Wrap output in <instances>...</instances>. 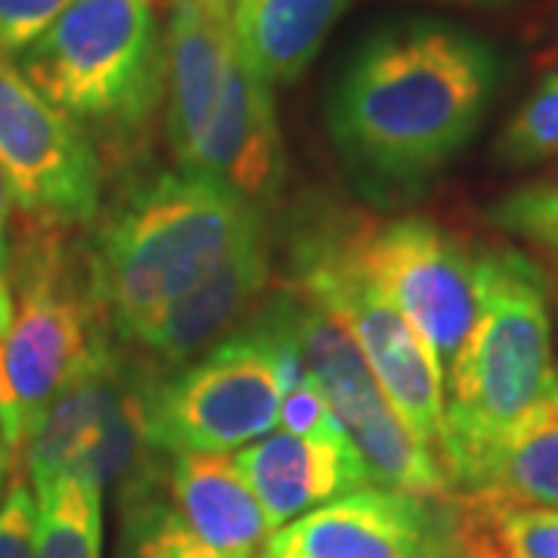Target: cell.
Returning a JSON list of instances; mask_svg holds the SVG:
<instances>
[{
    "mask_svg": "<svg viewBox=\"0 0 558 558\" xmlns=\"http://www.w3.org/2000/svg\"><path fill=\"white\" fill-rule=\"evenodd\" d=\"M344 252L413 323L447 373L478 314V252L428 218H336Z\"/></svg>",
    "mask_w": 558,
    "mask_h": 558,
    "instance_id": "obj_9",
    "label": "cell"
},
{
    "mask_svg": "<svg viewBox=\"0 0 558 558\" xmlns=\"http://www.w3.org/2000/svg\"><path fill=\"white\" fill-rule=\"evenodd\" d=\"M490 220L519 240L558 255V180L524 183L490 205Z\"/></svg>",
    "mask_w": 558,
    "mask_h": 558,
    "instance_id": "obj_24",
    "label": "cell"
},
{
    "mask_svg": "<svg viewBox=\"0 0 558 558\" xmlns=\"http://www.w3.org/2000/svg\"><path fill=\"white\" fill-rule=\"evenodd\" d=\"M196 3H202L211 13H223V16H230V7H233V0H196Z\"/></svg>",
    "mask_w": 558,
    "mask_h": 558,
    "instance_id": "obj_32",
    "label": "cell"
},
{
    "mask_svg": "<svg viewBox=\"0 0 558 558\" xmlns=\"http://www.w3.org/2000/svg\"><path fill=\"white\" fill-rule=\"evenodd\" d=\"M168 497L196 537L227 558H258L274 534L230 453H178Z\"/></svg>",
    "mask_w": 558,
    "mask_h": 558,
    "instance_id": "obj_17",
    "label": "cell"
},
{
    "mask_svg": "<svg viewBox=\"0 0 558 558\" xmlns=\"http://www.w3.org/2000/svg\"><path fill=\"white\" fill-rule=\"evenodd\" d=\"M440 3H453V7H469V10H512L524 0H440Z\"/></svg>",
    "mask_w": 558,
    "mask_h": 558,
    "instance_id": "obj_30",
    "label": "cell"
},
{
    "mask_svg": "<svg viewBox=\"0 0 558 558\" xmlns=\"http://www.w3.org/2000/svg\"><path fill=\"white\" fill-rule=\"evenodd\" d=\"M16 205V196H13V186H10V178L0 165V260L7 255V223H10V211Z\"/></svg>",
    "mask_w": 558,
    "mask_h": 558,
    "instance_id": "obj_28",
    "label": "cell"
},
{
    "mask_svg": "<svg viewBox=\"0 0 558 558\" xmlns=\"http://www.w3.org/2000/svg\"><path fill=\"white\" fill-rule=\"evenodd\" d=\"M258 558H469L453 497L369 484L274 531Z\"/></svg>",
    "mask_w": 558,
    "mask_h": 558,
    "instance_id": "obj_11",
    "label": "cell"
},
{
    "mask_svg": "<svg viewBox=\"0 0 558 558\" xmlns=\"http://www.w3.org/2000/svg\"><path fill=\"white\" fill-rule=\"evenodd\" d=\"M0 165L32 227L60 230L94 223L102 208L97 143L25 81L0 50Z\"/></svg>",
    "mask_w": 558,
    "mask_h": 558,
    "instance_id": "obj_10",
    "label": "cell"
},
{
    "mask_svg": "<svg viewBox=\"0 0 558 558\" xmlns=\"http://www.w3.org/2000/svg\"><path fill=\"white\" fill-rule=\"evenodd\" d=\"M279 432H289L295 438H317V440H332V438H348L341 422L336 413L329 410V403L323 400L317 391V385L311 381V376L304 373L295 381H289L282 388V398H279V416H277Z\"/></svg>",
    "mask_w": 558,
    "mask_h": 558,
    "instance_id": "obj_25",
    "label": "cell"
},
{
    "mask_svg": "<svg viewBox=\"0 0 558 558\" xmlns=\"http://www.w3.org/2000/svg\"><path fill=\"white\" fill-rule=\"evenodd\" d=\"M180 168L215 180L260 208L279 196L286 178V146L279 134L274 87L248 69L240 50L230 62L220 100L199 143Z\"/></svg>",
    "mask_w": 558,
    "mask_h": 558,
    "instance_id": "obj_13",
    "label": "cell"
},
{
    "mask_svg": "<svg viewBox=\"0 0 558 558\" xmlns=\"http://www.w3.org/2000/svg\"><path fill=\"white\" fill-rule=\"evenodd\" d=\"M260 223V205L183 168L131 180L97 220L84 258L102 329L124 344Z\"/></svg>",
    "mask_w": 558,
    "mask_h": 558,
    "instance_id": "obj_2",
    "label": "cell"
},
{
    "mask_svg": "<svg viewBox=\"0 0 558 558\" xmlns=\"http://www.w3.org/2000/svg\"><path fill=\"white\" fill-rule=\"evenodd\" d=\"M13 311H16V295L10 289V279L0 274V339H3V332H7V326L13 319Z\"/></svg>",
    "mask_w": 558,
    "mask_h": 558,
    "instance_id": "obj_29",
    "label": "cell"
},
{
    "mask_svg": "<svg viewBox=\"0 0 558 558\" xmlns=\"http://www.w3.org/2000/svg\"><path fill=\"white\" fill-rule=\"evenodd\" d=\"M233 459L270 531L373 484L351 438L317 440L270 432Z\"/></svg>",
    "mask_w": 558,
    "mask_h": 558,
    "instance_id": "obj_15",
    "label": "cell"
},
{
    "mask_svg": "<svg viewBox=\"0 0 558 558\" xmlns=\"http://www.w3.org/2000/svg\"><path fill=\"white\" fill-rule=\"evenodd\" d=\"M13 469V457H10V450H7V444L0 438V499H3V478H7V472Z\"/></svg>",
    "mask_w": 558,
    "mask_h": 558,
    "instance_id": "obj_31",
    "label": "cell"
},
{
    "mask_svg": "<svg viewBox=\"0 0 558 558\" xmlns=\"http://www.w3.org/2000/svg\"><path fill=\"white\" fill-rule=\"evenodd\" d=\"M286 286L339 314L395 410L438 453L447 395L440 363L413 323L344 252L336 218L307 223L292 240Z\"/></svg>",
    "mask_w": 558,
    "mask_h": 558,
    "instance_id": "obj_7",
    "label": "cell"
},
{
    "mask_svg": "<svg viewBox=\"0 0 558 558\" xmlns=\"http://www.w3.org/2000/svg\"><path fill=\"white\" fill-rule=\"evenodd\" d=\"M270 267L274 245L267 236V223H260L193 289H186L180 299L146 319L124 341V348H134L159 373H171L202 357L208 348L233 336L255 317L270 282Z\"/></svg>",
    "mask_w": 558,
    "mask_h": 558,
    "instance_id": "obj_12",
    "label": "cell"
},
{
    "mask_svg": "<svg viewBox=\"0 0 558 558\" xmlns=\"http://www.w3.org/2000/svg\"><path fill=\"white\" fill-rule=\"evenodd\" d=\"M264 307L289 332L304 373L341 422L373 484L413 497H453L438 453L395 410L339 314L286 282Z\"/></svg>",
    "mask_w": 558,
    "mask_h": 558,
    "instance_id": "obj_6",
    "label": "cell"
},
{
    "mask_svg": "<svg viewBox=\"0 0 558 558\" xmlns=\"http://www.w3.org/2000/svg\"><path fill=\"white\" fill-rule=\"evenodd\" d=\"M38 497L35 558H102V499L100 484L62 475Z\"/></svg>",
    "mask_w": 558,
    "mask_h": 558,
    "instance_id": "obj_21",
    "label": "cell"
},
{
    "mask_svg": "<svg viewBox=\"0 0 558 558\" xmlns=\"http://www.w3.org/2000/svg\"><path fill=\"white\" fill-rule=\"evenodd\" d=\"M453 497L558 509V385L499 440L472 484Z\"/></svg>",
    "mask_w": 558,
    "mask_h": 558,
    "instance_id": "obj_19",
    "label": "cell"
},
{
    "mask_svg": "<svg viewBox=\"0 0 558 558\" xmlns=\"http://www.w3.org/2000/svg\"><path fill=\"white\" fill-rule=\"evenodd\" d=\"M558 385L549 289L521 248L478 252V314L447 373L438 459L462 494L521 418Z\"/></svg>",
    "mask_w": 558,
    "mask_h": 558,
    "instance_id": "obj_3",
    "label": "cell"
},
{
    "mask_svg": "<svg viewBox=\"0 0 558 558\" xmlns=\"http://www.w3.org/2000/svg\"><path fill=\"white\" fill-rule=\"evenodd\" d=\"M497 84V53L475 32L435 20L381 25L332 84L329 137L363 190L413 193L475 137Z\"/></svg>",
    "mask_w": 558,
    "mask_h": 558,
    "instance_id": "obj_1",
    "label": "cell"
},
{
    "mask_svg": "<svg viewBox=\"0 0 558 558\" xmlns=\"http://www.w3.org/2000/svg\"><path fill=\"white\" fill-rule=\"evenodd\" d=\"M16 292L0 339V438L13 462L102 332L87 282L65 260L60 230L32 227L16 260Z\"/></svg>",
    "mask_w": 558,
    "mask_h": 558,
    "instance_id": "obj_5",
    "label": "cell"
},
{
    "mask_svg": "<svg viewBox=\"0 0 558 558\" xmlns=\"http://www.w3.org/2000/svg\"><path fill=\"white\" fill-rule=\"evenodd\" d=\"M119 515L116 558H227L186 527L168 497V484L119 502Z\"/></svg>",
    "mask_w": 558,
    "mask_h": 558,
    "instance_id": "obj_22",
    "label": "cell"
},
{
    "mask_svg": "<svg viewBox=\"0 0 558 558\" xmlns=\"http://www.w3.org/2000/svg\"><path fill=\"white\" fill-rule=\"evenodd\" d=\"M131 373V354L102 329L81 369L32 425L16 457V472L38 494L62 475H78L102 440Z\"/></svg>",
    "mask_w": 558,
    "mask_h": 558,
    "instance_id": "obj_14",
    "label": "cell"
},
{
    "mask_svg": "<svg viewBox=\"0 0 558 558\" xmlns=\"http://www.w3.org/2000/svg\"><path fill=\"white\" fill-rule=\"evenodd\" d=\"M236 38L230 16L196 0H168L165 20V137L178 168L190 159L220 100Z\"/></svg>",
    "mask_w": 558,
    "mask_h": 558,
    "instance_id": "obj_16",
    "label": "cell"
},
{
    "mask_svg": "<svg viewBox=\"0 0 558 558\" xmlns=\"http://www.w3.org/2000/svg\"><path fill=\"white\" fill-rule=\"evenodd\" d=\"M277 351L248 319L233 336L171 373H156L146 403L149 440L165 457L230 453L277 428Z\"/></svg>",
    "mask_w": 558,
    "mask_h": 558,
    "instance_id": "obj_8",
    "label": "cell"
},
{
    "mask_svg": "<svg viewBox=\"0 0 558 558\" xmlns=\"http://www.w3.org/2000/svg\"><path fill=\"white\" fill-rule=\"evenodd\" d=\"M497 156L506 165H534L558 156V75L539 81V87L521 102L497 140Z\"/></svg>",
    "mask_w": 558,
    "mask_h": 558,
    "instance_id": "obj_23",
    "label": "cell"
},
{
    "mask_svg": "<svg viewBox=\"0 0 558 558\" xmlns=\"http://www.w3.org/2000/svg\"><path fill=\"white\" fill-rule=\"evenodd\" d=\"M72 3L75 0H0V50L20 57Z\"/></svg>",
    "mask_w": 558,
    "mask_h": 558,
    "instance_id": "obj_27",
    "label": "cell"
},
{
    "mask_svg": "<svg viewBox=\"0 0 558 558\" xmlns=\"http://www.w3.org/2000/svg\"><path fill=\"white\" fill-rule=\"evenodd\" d=\"M453 499L469 558H558V509Z\"/></svg>",
    "mask_w": 558,
    "mask_h": 558,
    "instance_id": "obj_20",
    "label": "cell"
},
{
    "mask_svg": "<svg viewBox=\"0 0 558 558\" xmlns=\"http://www.w3.org/2000/svg\"><path fill=\"white\" fill-rule=\"evenodd\" d=\"M38 497L32 484L13 472V481L0 499V558H35Z\"/></svg>",
    "mask_w": 558,
    "mask_h": 558,
    "instance_id": "obj_26",
    "label": "cell"
},
{
    "mask_svg": "<svg viewBox=\"0 0 558 558\" xmlns=\"http://www.w3.org/2000/svg\"><path fill=\"white\" fill-rule=\"evenodd\" d=\"M16 65L94 143L131 153L165 97L159 0H75Z\"/></svg>",
    "mask_w": 558,
    "mask_h": 558,
    "instance_id": "obj_4",
    "label": "cell"
},
{
    "mask_svg": "<svg viewBox=\"0 0 558 558\" xmlns=\"http://www.w3.org/2000/svg\"><path fill=\"white\" fill-rule=\"evenodd\" d=\"M344 7L348 0H233L236 50L270 87L292 84L317 60Z\"/></svg>",
    "mask_w": 558,
    "mask_h": 558,
    "instance_id": "obj_18",
    "label": "cell"
}]
</instances>
